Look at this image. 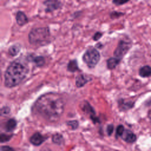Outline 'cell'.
Masks as SVG:
<instances>
[{
    "mask_svg": "<svg viewBox=\"0 0 151 151\" xmlns=\"http://www.w3.org/2000/svg\"><path fill=\"white\" fill-rule=\"evenodd\" d=\"M65 102L63 97L56 93L41 95L32 107L35 113L50 122H57L63 114Z\"/></svg>",
    "mask_w": 151,
    "mask_h": 151,
    "instance_id": "1",
    "label": "cell"
},
{
    "mask_svg": "<svg viewBox=\"0 0 151 151\" xmlns=\"http://www.w3.org/2000/svg\"><path fill=\"white\" fill-rule=\"evenodd\" d=\"M29 68L26 61L17 58L11 62L4 74V84L6 87L17 86L26 77Z\"/></svg>",
    "mask_w": 151,
    "mask_h": 151,
    "instance_id": "2",
    "label": "cell"
},
{
    "mask_svg": "<svg viewBox=\"0 0 151 151\" xmlns=\"http://www.w3.org/2000/svg\"><path fill=\"white\" fill-rule=\"evenodd\" d=\"M29 43L35 46L45 45L50 43V32L48 27H38L33 28L28 34Z\"/></svg>",
    "mask_w": 151,
    "mask_h": 151,
    "instance_id": "3",
    "label": "cell"
},
{
    "mask_svg": "<svg viewBox=\"0 0 151 151\" xmlns=\"http://www.w3.org/2000/svg\"><path fill=\"white\" fill-rule=\"evenodd\" d=\"M100 58L99 52L94 48H89L83 54V60L89 68H94Z\"/></svg>",
    "mask_w": 151,
    "mask_h": 151,
    "instance_id": "4",
    "label": "cell"
},
{
    "mask_svg": "<svg viewBox=\"0 0 151 151\" xmlns=\"http://www.w3.org/2000/svg\"><path fill=\"white\" fill-rule=\"evenodd\" d=\"M132 47V43L124 40H120L114 51V57L122 60Z\"/></svg>",
    "mask_w": 151,
    "mask_h": 151,
    "instance_id": "5",
    "label": "cell"
},
{
    "mask_svg": "<svg viewBox=\"0 0 151 151\" xmlns=\"http://www.w3.org/2000/svg\"><path fill=\"white\" fill-rule=\"evenodd\" d=\"M43 4L46 6L45 9L46 12H53L62 6V3L58 0H45L44 1Z\"/></svg>",
    "mask_w": 151,
    "mask_h": 151,
    "instance_id": "6",
    "label": "cell"
},
{
    "mask_svg": "<svg viewBox=\"0 0 151 151\" xmlns=\"http://www.w3.org/2000/svg\"><path fill=\"white\" fill-rule=\"evenodd\" d=\"M121 138L126 142L129 143H134L137 140L136 135L129 129H125L121 136Z\"/></svg>",
    "mask_w": 151,
    "mask_h": 151,
    "instance_id": "7",
    "label": "cell"
},
{
    "mask_svg": "<svg viewBox=\"0 0 151 151\" xmlns=\"http://www.w3.org/2000/svg\"><path fill=\"white\" fill-rule=\"evenodd\" d=\"M46 139L47 138L45 137L42 136L39 132H36L29 138V142L32 145L38 146L41 145L46 140Z\"/></svg>",
    "mask_w": 151,
    "mask_h": 151,
    "instance_id": "8",
    "label": "cell"
},
{
    "mask_svg": "<svg viewBox=\"0 0 151 151\" xmlns=\"http://www.w3.org/2000/svg\"><path fill=\"white\" fill-rule=\"evenodd\" d=\"M91 80L90 77L84 74H78L76 77V85L77 87H82Z\"/></svg>",
    "mask_w": 151,
    "mask_h": 151,
    "instance_id": "9",
    "label": "cell"
},
{
    "mask_svg": "<svg viewBox=\"0 0 151 151\" xmlns=\"http://www.w3.org/2000/svg\"><path fill=\"white\" fill-rule=\"evenodd\" d=\"M86 104L84 103L83 104V110L84 111V112H86V113L87 114H90V118L93 120V121L96 123L97 121L98 122L99 120L97 117H96L95 116V111L94 110L93 108L90 105V104L86 101Z\"/></svg>",
    "mask_w": 151,
    "mask_h": 151,
    "instance_id": "10",
    "label": "cell"
},
{
    "mask_svg": "<svg viewBox=\"0 0 151 151\" xmlns=\"http://www.w3.org/2000/svg\"><path fill=\"white\" fill-rule=\"evenodd\" d=\"M16 21L18 25L23 26L28 22V19L24 12L19 11L16 14Z\"/></svg>",
    "mask_w": 151,
    "mask_h": 151,
    "instance_id": "11",
    "label": "cell"
},
{
    "mask_svg": "<svg viewBox=\"0 0 151 151\" xmlns=\"http://www.w3.org/2000/svg\"><path fill=\"white\" fill-rule=\"evenodd\" d=\"M119 107L122 111H126L127 110L130 109L133 107L134 103L132 101H124L123 99H121L118 101Z\"/></svg>",
    "mask_w": 151,
    "mask_h": 151,
    "instance_id": "12",
    "label": "cell"
},
{
    "mask_svg": "<svg viewBox=\"0 0 151 151\" xmlns=\"http://www.w3.org/2000/svg\"><path fill=\"white\" fill-rule=\"evenodd\" d=\"M139 74L143 78L150 77L151 76V67L148 65L142 67L139 70Z\"/></svg>",
    "mask_w": 151,
    "mask_h": 151,
    "instance_id": "13",
    "label": "cell"
},
{
    "mask_svg": "<svg viewBox=\"0 0 151 151\" xmlns=\"http://www.w3.org/2000/svg\"><path fill=\"white\" fill-rule=\"evenodd\" d=\"M121 60L114 57H111L107 61V68L110 70H113L119 64Z\"/></svg>",
    "mask_w": 151,
    "mask_h": 151,
    "instance_id": "14",
    "label": "cell"
},
{
    "mask_svg": "<svg viewBox=\"0 0 151 151\" xmlns=\"http://www.w3.org/2000/svg\"><path fill=\"white\" fill-rule=\"evenodd\" d=\"M17 124V121L14 119H10L6 122L5 129L8 132H11L15 129Z\"/></svg>",
    "mask_w": 151,
    "mask_h": 151,
    "instance_id": "15",
    "label": "cell"
},
{
    "mask_svg": "<svg viewBox=\"0 0 151 151\" xmlns=\"http://www.w3.org/2000/svg\"><path fill=\"white\" fill-rule=\"evenodd\" d=\"M52 142L57 145H61L64 143V139L61 134L55 133L52 136Z\"/></svg>",
    "mask_w": 151,
    "mask_h": 151,
    "instance_id": "16",
    "label": "cell"
},
{
    "mask_svg": "<svg viewBox=\"0 0 151 151\" xmlns=\"http://www.w3.org/2000/svg\"><path fill=\"white\" fill-rule=\"evenodd\" d=\"M21 50V47L18 44H14L11 45L8 50V52L11 56L17 55Z\"/></svg>",
    "mask_w": 151,
    "mask_h": 151,
    "instance_id": "17",
    "label": "cell"
},
{
    "mask_svg": "<svg viewBox=\"0 0 151 151\" xmlns=\"http://www.w3.org/2000/svg\"><path fill=\"white\" fill-rule=\"evenodd\" d=\"M78 70L79 69L76 60H71L67 64V70L70 72H75Z\"/></svg>",
    "mask_w": 151,
    "mask_h": 151,
    "instance_id": "18",
    "label": "cell"
},
{
    "mask_svg": "<svg viewBox=\"0 0 151 151\" xmlns=\"http://www.w3.org/2000/svg\"><path fill=\"white\" fill-rule=\"evenodd\" d=\"M32 61L35 64L37 67L43 66L45 63V60L44 57L42 56H36L33 57Z\"/></svg>",
    "mask_w": 151,
    "mask_h": 151,
    "instance_id": "19",
    "label": "cell"
},
{
    "mask_svg": "<svg viewBox=\"0 0 151 151\" xmlns=\"http://www.w3.org/2000/svg\"><path fill=\"white\" fill-rule=\"evenodd\" d=\"M67 125L71 129V130H76L78 128L79 126V123L77 120H70L67 122Z\"/></svg>",
    "mask_w": 151,
    "mask_h": 151,
    "instance_id": "20",
    "label": "cell"
},
{
    "mask_svg": "<svg viewBox=\"0 0 151 151\" xmlns=\"http://www.w3.org/2000/svg\"><path fill=\"white\" fill-rule=\"evenodd\" d=\"M124 130H125V129H124V126H123L122 124L119 125V126L117 127L116 132V137H121V136H122V134L123 133Z\"/></svg>",
    "mask_w": 151,
    "mask_h": 151,
    "instance_id": "21",
    "label": "cell"
},
{
    "mask_svg": "<svg viewBox=\"0 0 151 151\" xmlns=\"http://www.w3.org/2000/svg\"><path fill=\"white\" fill-rule=\"evenodd\" d=\"M12 136V135H7V134H5L4 133H1L0 135V142L1 143L6 142L11 139Z\"/></svg>",
    "mask_w": 151,
    "mask_h": 151,
    "instance_id": "22",
    "label": "cell"
},
{
    "mask_svg": "<svg viewBox=\"0 0 151 151\" xmlns=\"http://www.w3.org/2000/svg\"><path fill=\"white\" fill-rule=\"evenodd\" d=\"M123 15H124V13L121 12H117V11H113L110 14V16L111 19H115V18H119Z\"/></svg>",
    "mask_w": 151,
    "mask_h": 151,
    "instance_id": "23",
    "label": "cell"
},
{
    "mask_svg": "<svg viewBox=\"0 0 151 151\" xmlns=\"http://www.w3.org/2000/svg\"><path fill=\"white\" fill-rule=\"evenodd\" d=\"M130 0H113L112 2L114 5L119 6V5H122L124 4H126Z\"/></svg>",
    "mask_w": 151,
    "mask_h": 151,
    "instance_id": "24",
    "label": "cell"
},
{
    "mask_svg": "<svg viewBox=\"0 0 151 151\" xmlns=\"http://www.w3.org/2000/svg\"><path fill=\"white\" fill-rule=\"evenodd\" d=\"M9 112H10V108L7 107V106L3 107L1 109V116L8 114L9 113Z\"/></svg>",
    "mask_w": 151,
    "mask_h": 151,
    "instance_id": "25",
    "label": "cell"
},
{
    "mask_svg": "<svg viewBox=\"0 0 151 151\" xmlns=\"http://www.w3.org/2000/svg\"><path fill=\"white\" fill-rule=\"evenodd\" d=\"M107 134L109 136H111V134L113 133V130H114V126L113 124H109L107 127Z\"/></svg>",
    "mask_w": 151,
    "mask_h": 151,
    "instance_id": "26",
    "label": "cell"
},
{
    "mask_svg": "<svg viewBox=\"0 0 151 151\" xmlns=\"http://www.w3.org/2000/svg\"><path fill=\"white\" fill-rule=\"evenodd\" d=\"M102 35H103V34L101 32H96L94 34V35H93V40H94V41L99 40L102 37Z\"/></svg>",
    "mask_w": 151,
    "mask_h": 151,
    "instance_id": "27",
    "label": "cell"
},
{
    "mask_svg": "<svg viewBox=\"0 0 151 151\" xmlns=\"http://www.w3.org/2000/svg\"><path fill=\"white\" fill-rule=\"evenodd\" d=\"M1 151H13L14 149L8 146H3L0 148Z\"/></svg>",
    "mask_w": 151,
    "mask_h": 151,
    "instance_id": "28",
    "label": "cell"
},
{
    "mask_svg": "<svg viewBox=\"0 0 151 151\" xmlns=\"http://www.w3.org/2000/svg\"><path fill=\"white\" fill-rule=\"evenodd\" d=\"M148 116H149V118L150 123H151V110H150L148 112Z\"/></svg>",
    "mask_w": 151,
    "mask_h": 151,
    "instance_id": "29",
    "label": "cell"
}]
</instances>
